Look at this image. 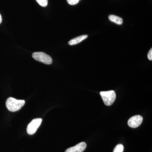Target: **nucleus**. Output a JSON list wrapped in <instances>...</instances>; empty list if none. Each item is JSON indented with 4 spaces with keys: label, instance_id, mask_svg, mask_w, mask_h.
I'll use <instances>...</instances> for the list:
<instances>
[{
    "label": "nucleus",
    "instance_id": "f257e3e1",
    "mask_svg": "<svg viewBox=\"0 0 152 152\" xmlns=\"http://www.w3.org/2000/svg\"><path fill=\"white\" fill-rule=\"evenodd\" d=\"M25 104V101L23 100H18L15 98L10 97L6 101V105L9 111L15 112L20 110Z\"/></svg>",
    "mask_w": 152,
    "mask_h": 152
},
{
    "label": "nucleus",
    "instance_id": "f03ea898",
    "mask_svg": "<svg viewBox=\"0 0 152 152\" xmlns=\"http://www.w3.org/2000/svg\"><path fill=\"white\" fill-rule=\"evenodd\" d=\"M104 103L106 106L112 105L116 99L115 92L114 91H102L100 93Z\"/></svg>",
    "mask_w": 152,
    "mask_h": 152
},
{
    "label": "nucleus",
    "instance_id": "7ed1b4c3",
    "mask_svg": "<svg viewBox=\"0 0 152 152\" xmlns=\"http://www.w3.org/2000/svg\"><path fill=\"white\" fill-rule=\"evenodd\" d=\"M32 57L36 61L47 65H50L53 63L51 57L43 52H35L33 53Z\"/></svg>",
    "mask_w": 152,
    "mask_h": 152
},
{
    "label": "nucleus",
    "instance_id": "20e7f679",
    "mask_svg": "<svg viewBox=\"0 0 152 152\" xmlns=\"http://www.w3.org/2000/svg\"><path fill=\"white\" fill-rule=\"evenodd\" d=\"M42 118H36L33 120L28 125L27 132L29 135H33L37 132L42 122Z\"/></svg>",
    "mask_w": 152,
    "mask_h": 152
},
{
    "label": "nucleus",
    "instance_id": "39448f33",
    "mask_svg": "<svg viewBox=\"0 0 152 152\" xmlns=\"http://www.w3.org/2000/svg\"><path fill=\"white\" fill-rule=\"evenodd\" d=\"M143 118L142 116L140 115L134 116L129 119L128 125L131 128H137L141 124Z\"/></svg>",
    "mask_w": 152,
    "mask_h": 152
},
{
    "label": "nucleus",
    "instance_id": "423d86ee",
    "mask_svg": "<svg viewBox=\"0 0 152 152\" xmlns=\"http://www.w3.org/2000/svg\"><path fill=\"white\" fill-rule=\"evenodd\" d=\"M87 144L85 142H81L75 146L69 148L65 152H83L86 150Z\"/></svg>",
    "mask_w": 152,
    "mask_h": 152
},
{
    "label": "nucleus",
    "instance_id": "0eeeda50",
    "mask_svg": "<svg viewBox=\"0 0 152 152\" xmlns=\"http://www.w3.org/2000/svg\"><path fill=\"white\" fill-rule=\"evenodd\" d=\"M88 36L87 35H83L79 36L77 37L71 39L69 42V45H77L79 43L81 42L82 41L84 40L85 39L88 38Z\"/></svg>",
    "mask_w": 152,
    "mask_h": 152
},
{
    "label": "nucleus",
    "instance_id": "6e6552de",
    "mask_svg": "<svg viewBox=\"0 0 152 152\" xmlns=\"http://www.w3.org/2000/svg\"><path fill=\"white\" fill-rule=\"evenodd\" d=\"M109 19L111 21L114 22L118 25H121L123 23V19L122 18L114 15H110L109 16Z\"/></svg>",
    "mask_w": 152,
    "mask_h": 152
},
{
    "label": "nucleus",
    "instance_id": "1a4fd4ad",
    "mask_svg": "<svg viewBox=\"0 0 152 152\" xmlns=\"http://www.w3.org/2000/svg\"><path fill=\"white\" fill-rule=\"evenodd\" d=\"M124 147L122 144H118L114 148L113 152H124Z\"/></svg>",
    "mask_w": 152,
    "mask_h": 152
},
{
    "label": "nucleus",
    "instance_id": "9d476101",
    "mask_svg": "<svg viewBox=\"0 0 152 152\" xmlns=\"http://www.w3.org/2000/svg\"><path fill=\"white\" fill-rule=\"evenodd\" d=\"M36 1L42 7H46L48 4V0H36Z\"/></svg>",
    "mask_w": 152,
    "mask_h": 152
},
{
    "label": "nucleus",
    "instance_id": "9b49d317",
    "mask_svg": "<svg viewBox=\"0 0 152 152\" xmlns=\"http://www.w3.org/2000/svg\"><path fill=\"white\" fill-rule=\"evenodd\" d=\"M80 0H67L68 4L71 5H74L79 2Z\"/></svg>",
    "mask_w": 152,
    "mask_h": 152
},
{
    "label": "nucleus",
    "instance_id": "f8f14e48",
    "mask_svg": "<svg viewBox=\"0 0 152 152\" xmlns=\"http://www.w3.org/2000/svg\"><path fill=\"white\" fill-rule=\"evenodd\" d=\"M148 58L150 60L152 61V48H151L150 50L148 52Z\"/></svg>",
    "mask_w": 152,
    "mask_h": 152
},
{
    "label": "nucleus",
    "instance_id": "ddd939ff",
    "mask_svg": "<svg viewBox=\"0 0 152 152\" xmlns=\"http://www.w3.org/2000/svg\"><path fill=\"white\" fill-rule=\"evenodd\" d=\"M2 17L1 15V14H0V24H1V23L2 22Z\"/></svg>",
    "mask_w": 152,
    "mask_h": 152
}]
</instances>
